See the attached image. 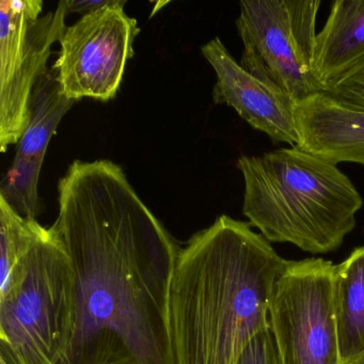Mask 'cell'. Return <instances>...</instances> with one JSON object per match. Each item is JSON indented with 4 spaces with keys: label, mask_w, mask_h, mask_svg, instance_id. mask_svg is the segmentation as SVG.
<instances>
[{
    "label": "cell",
    "mask_w": 364,
    "mask_h": 364,
    "mask_svg": "<svg viewBox=\"0 0 364 364\" xmlns=\"http://www.w3.org/2000/svg\"><path fill=\"white\" fill-rule=\"evenodd\" d=\"M236 364H280L270 328L250 341Z\"/></svg>",
    "instance_id": "e0dca14e"
},
{
    "label": "cell",
    "mask_w": 364,
    "mask_h": 364,
    "mask_svg": "<svg viewBox=\"0 0 364 364\" xmlns=\"http://www.w3.org/2000/svg\"><path fill=\"white\" fill-rule=\"evenodd\" d=\"M44 159L16 154L0 183V198L27 219H37L41 213L38 184Z\"/></svg>",
    "instance_id": "9a60e30c"
},
{
    "label": "cell",
    "mask_w": 364,
    "mask_h": 364,
    "mask_svg": "<svg viewBox=\"0 0 364 364\" xmlns=\"http://www.w3.org/2000/svg\"><path fill=\"white\" fill-rule=\"evenodd\" d=\"M294 112L301 150L336 165L364 166V110L318 92L296 102Z\"/></svg>",
    "instance_id": "30bf717a"
},
{
    "label": "cell",
    "mask_w": 364,
    "mask_h": 364,
    "mask_svg": "<svg viewBox=\"0 0 364 364\" xmlns=\"http://www.w3.org/2000/svg\"><path fill=\"white\" fill-rule=\"evenodd\" d=\"M319 0H242L240 65L294 101L323 92L314 72Z\"/></svg>",
    "instance_id": "5b68a950"
},
{
    "label": "cell",
    "mask_w": 364,
    "mask_h": 364,
    "mask_svg": "<svg viewBox=\"0 0 364 364\" xmlns=\"http://www.w3.org/2000/svg\"><path fill=\"white\" fill-rule=\"evenodd\" d=\"M349 364H364V355H362L361 357L358 358V359H355V361Z\"/></svg>",
    "instance_id": "d6986e66"
},
{
    "label": "cell",
    "mask_w": 364,
    "mask_h": 364,
    "mask_svg": "<svg viewBox=\"0 0 364 364\" xmlns=\"http://www.w3.org/2000/svg\"><path fill=\"white\" fill-rule=\"evenodd\" d=\"M58 191L52 228L75 282L65 364H174L169 291L178 242L114 161H74Z\"/></svg>",
    "instance_id": "6da1fadb"
},
{
    "label": "cell",
    "mask_w": 364,
    "mask_h": 364,
    "mask_svg": "<svg viewBox=\"0 0 364 364\" xmlns=\"http://www.w3.org/2000/svg\"><path fill=\"white\" fill-rule=\"evenodd\" d=\"M336 265L289 261L272 291L270 330L280 364H343L333 306Z\"/></svg>",
    "instance_id": "8992f818"
},
{
    "label": "cell",
    "mask_w": 364,
    "mask_h": 364,
    "mask_svg": "<svg viewBox=\"0 0 364 364\" xmlns=\"http://www.w3.org/2000/svg\"><path fill=\"white\" fill-rule=\"evenodd\" d=\"M125 0L84 14L68 26L60 53L53 68L65 97L107 102L120 89L125 68L134 56V41L140 28L124 11Z\"/></svg>",
    "instance_id": "ba28073f"
},
{
    "label": "cell",
    "mask_w": 364,
    "mask_h": 364,
    "mask_svg": "<svg viewBox=\"0 0 364 364\" xmlns=\"http://www.w3.org/2000/svg\"><path fill=\"white\" fill-rule=\"evenodd\" d=\"M42 0L0 3V151L18 144L28 124L29 100L48 72L53 44L60 41L68 0L41 16Z\"/></svg>",
    "instance_id": "52a82bcc"
},
{
    "label": "cell",
    "mask_w": 364,
    "mask_h": 364,
    "mask_svg": "<svg viewBox=\"0 0 364 364\" xmlns=\"http://www.w3.org/2000/svg\"><path fill=\"white\" fill-rule=\"evenodd\" d=\"M237 168L245 183L242 213L268 242L327 253L355 229L363 199L336 164L296 146L242 155Z\"/></svg>",
    "instance_id": "3957f363"
},
{
    "label": "cell",
    "mask_w": 364,
    "mask_h": 364,
    "mask_svg": "<svg viewBox=\"0 0 364 364\" xmlns=\"http://www.w3.org/2000/svg\"><path fill=\"white\" fill-rule=\"evenodd\" d=\"M0 364H9V363H7V362H6L5 360L1 359V358H0Z\"/></svg>",
    "instance_id": "ffe728a7"
},
{
    "label": "cell",
    "mask_w": 364,
    "mask_h": 364,
    "mask_svg": "<svg viewBox=\"0 0 364 364\" xmlns=\"http://www.w3.org/2000/svg\"><path fill=\"white\" fill-rule=\"evenodd\" d=\"M363 60L364 0H336L315 44L314 72L323 92Z\"/></svg>",
    "instance_id": "8fae6325"
},
{
    "label": "cell",
    "mask_w": 364,
    "mask_h": 364,
    "mask_svg": "<svg viewBox=\"0 0 364 364\" xmlns=\"http://www.w3.org/2000/svg\"><path fill=\"white\" fill-rule=\"evenodd\" d=\"M289 261L227 215L181 247L169 291L174 364H236L270 328L272 291Z\"/></svg>",
    "instance_id": "7a4b0ae2"
},
{
    "label": "cell",
    "mask_w": 364,
    "mask_h": 364,
    "mask_svg": "<svg viewBox=\"0 0 364 364\" xmlns=\"http://www.w3.org/2000/svg\"><path fill=\"white\" fill-rule=\"evenodd\" d=\"M333 306L343 364L364 355V246L336 266Z\"/></svg>",
    "instance_id": "7c38bea8"
},
{
    "label": "cell",
    "mask_w": 364,
    "mask_h": 364,
    "mask_svg": "<svg viewBox=\"0 0 364 364\" xmlns=\"http://www.w3.org/2000/svg\"><path fill=\"white\" fill-rule=\"evenodd\" d=\"M75 328L69 255L43 228L0 291V358L9 364H65Z\"/></svg>",
    "instance_id": "277c9868"
},
{
    "label": "cell",
    "mask_w": 364,
    "mask_h": 364,
    "mask_svg": "<svg viewBox=\"0 0 364 364\" xmlns=\"http://www.w3.org/2000/svg\"><path fill=\"white\" fill-rule=\"evenodd\" d=\"M201 52L216 73L215 103L235 109L252 129L266 134L274 144L298 146L295 101L287 93L249 73L219 38L204 44Z\"/></svg>",
    "instance_id": "9c48e42d"
},
{
    "label": "cell",
    "mask_w": 364,
    "mask_h": 364,
    "mask_svg": "<svg viewBox=\"0 0 364 364\" xmlns=\"http://www.w3.org/2000/svg\"><path fill=\"white\" fill-rule=\"evenodd\" d=\"M43 228L37 219L20 216L0 198V291L7 287Z\"/></svg>",
    "instance_id": "5bb4252c"
},
{
    "label": "cell",
    "mask_w": 364,
    "mask_h": 364,
    "mask_svg": "<svg viewBox=\"0 0 364 364\" xmlns=\"http://www.w3.org/2000/svg\"><path fill=\"white\" fill-rule=\"evenodd\" d=\"M75 101L65 97L54 68L40 77L29 100L28 124L18 144L16 154L46 159L50 140Z\"/></svg>",
    "instance_id": "4fadbf2b"
},
{
    "label": "cell",
    "mask_w": 364,
    "mask_h": 364,
    "mask_svg": "<svg viewBox=\"0 0 364 364\" xmlns=\"http://www.w3.org/2000/svg\"><path fill=\"white\" fill-rule=\"evenodd\" d=\"M114 0H68V11L90 14L106 6L112 5Z\"/></svg>",
    "instance_id": "ac0fdd59"
},
{
    "label": "cell",
    "mask_w": 364,
    "mask_h": 364,
    "mask_svg": "<svg viewBox=\"0 0 364 364\" xmlns=\"http://www.w3.org/2000/svg\"><path fill=\"white\" fill-rule=\"evenodd\" d=\"M323 92L347 107L364 110V60L328 85Z\"/></svg>",
    "instance_id": "2e32d148"
}]
</instances>
